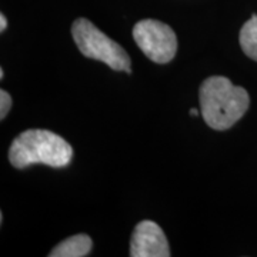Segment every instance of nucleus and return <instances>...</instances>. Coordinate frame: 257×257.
<instances>
[{"instance_id": "1", "label": "nucleus", "mask_w": 257, "mask_h": 257, "mask_svg": "<svg viewBox=\"0 0 257 257\" xmlns=\"http://www.w3.org/2000/svg\"><path fill=\"white\" fill-rule=\"evenodd\" d=\"M199 100L203 119L214 130H226L234 126L250 104L248 93L223 76H211L202 83Z\"/></svg>"}, {"instance_id": "2", "label": "nucleus", "mask_w": 257, "mask_h": 257, "mask_svg": "<svg viewBox=\"0 0 257 257\" xmlns=\"http://www.w3.org/2000/svg\"><path fill=\"white\" fill-rule=\"evenodd\" d=\"M72 146L50 130L32 128L13 140L9 149V160L13 167L25 169L35 163L62 169L72 162Z\"/></svg>"}, {"instance_id": "3", "label": "nucleus", "mask_w": 257, "mask_h": 257, "mask_svg": "<svg viewBox=\"0 0 257 257\" xmlns=\"http://www.w3.org/2000/svg\"><path fill=\"white\" fill-rule=\"evenodd\" d=\"M72 36L83 56L100 60L113 70H124L130 73V57L127 52L106 36L87 19H77L72 26Z\"/></svg>"}, {"instance_id": "4", "label": "nucleus", "mask_w": 257, "mask_h": 257, "mask_svg": "<svg viewBox=\"0 0 257 257\" xmlns=\"http://www.w3.org/2000/svg\"><path fill=\"white\" fill-rule=\"evenodd\" d=\"M133 39L155 63H169L177 52V37L173 29L159 20H140L133 29Z\"/></svg>"}, {"instance_id": "5", "label": "nucleus", "mask_w": 257, "mask_h": 257, "mask_svg": "<svg viewBox=\"0 0 257 257\" xmlns=\"http://www.w3.org/2000/svg\"><path fill=\"white\" fill-rule=\"evenodd\" d=\"M132 257H169L170 248L163 230L152 220H143L135 227L130 241Z\"/></svg>"}, {"instance_id": "6", "label": "nucleus", "mask_w": 257, "mask_h": 257, "mask_svg": "<svg viewBox=\"0 0 257 257\" xmlns=\"http://www.w3.org/2000/svg\"><path fill=\"white\" fill-rule=\"evenodd\" d=\"M92 239L87 234H76L59 243L50 253V257H84L92 250Z\"/></svg>"}, {"instance_id": "7", "label": "nucleus", "mask_w": 257, "mask_h": 257, "mask_svg": "<svg viewBox=\"0 0 257 257\" xmlns=\"http://www.w3.org/2000/svg\"><path fill=\"white\" fill-rule=\"evenodd\" d=\"M239 42L244 55L257 62V15H253L243 25L240 30Z\"/></svg>"}, {"instance_id": "8", "label": "nucleus", "mask_w": 257, "mask_h": 257, "mask_svg": "<svg viewBox=\"0 0 257 257\" xmlns=\"http://www.w3.org/2000/svg\"><path fill=\"white\" fill-rule=\"evenodd\" d=\"M12 107V97L6 90H0V119L3 120Z\"/></svg>"}, {"instance_id": "9", "label": "nucleus", "mask_w": 257, "mask_h": 257, "mask_svg": "<svg viewBox=\"0 0 257 257\" xmlns=\"http://www.w3.org/2000/svg\"><path fill=\"white\" fill-rule=\"evenodd\" d=\"M8 28V19L5 18V15H0V30L5 32Z\"/></svg>"}, {"instance_id": "10", "label": "nucleus", "mask_w": 257, "mask_h": 257, "mask_svg": "<svg viewBox=\"0 0 257 257\" xmlns=\"http://www.w3.org/2000/svg\"><path fill=\"white\" fill-rule=\"evenodd\" d=\"M190 114H192L193 117H196V116H199V110H197V109H192V110H190Z\"/></svg>"}, {"instance_id": "11", "label": "nucleus", "mask_w": 257, "mask_h": 257, "mask_svg": "<svg viewBox=\"0 0 257 257\" xmlns=\"http://www.w3.org/2000/svg\"><path fill=\"white\" fill-rule=\"evenodd\" d=\"M3 76H5V72H3V69H0V79H3Z\"/></svg>"}]
</instances>
